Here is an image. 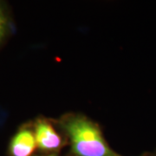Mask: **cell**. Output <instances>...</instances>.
<instances>
[{
    "label": "cell",
    "instance_id": "cell-1",
    "mask_svg": "<svg viewBox=\"0 0 156 156\" xmlns=\"http://www.w3.org/2000/svg\"><path fill=\"white\" fill-rule=\"evenodd\" d=\"M61 126L76 156H121L108 146L100 128L83 115H67Z\"/></svg>",
    "mask_w": 156,
    "mask_h": 156
},
{
    "label": "cell",
    "instance_id": "cell-2",
    "mask_svg": "<svg viewBox=\"0 0 156 156\" xmlns=\"http://www.w3.org/2000/svg\"><path fill=\"white\" fill-rule=\"evenodd\" d=\"M33 132L37 147L41 150L55 151L62 146V140L60 134L45 119H39L35 122Z\"/></svg>",
    "mask_w": 156,
    "mask_h": 156
},
{
    "label": "cell",
    "instance_id": "cell-3",
    "mask_svg": "<svg viewBox=\"0 0 156 156\" xmlns=\"http://www.w3.org/2000/svg\"><path fill=\"white\" fill-rule=\"evenodd\" d=\"M37 147L33 129L23 128L12 137L9 150L11 156H31Z\"/></svg>",
    "mask_w": 156,
    "mask_h": 156
},
{
    "label": "cell",
    "instance_id": "cell-4",
    "mask_svg": "<svg viewBox=\"0 0 156 156\" xmlns=\"http://www.w3.org/2000/svg\"><path fill=\"white\" fill-rule=\"evenodd\" d=\"M8 27H9L8 17L4 10V7L0 4V43L5 37L8 31Z\"/></svg>",
    "mask_w": 156,
    "mask_h": 156
},
{
    "label": "cell",
    "instance_id": "cell-5",
    "mask_svg": "<svg viewBox=\"0 0 156 156\" xmlns=\"http://www.w3.org/2000/svg\"><path fill=\"white\" fill-rule=\"evenodd\" d=\"M46 156H57V155L55 154H49V155H46Z\"/></svg>",
    "mask_w": 156,
    "mask_h": 156
},
{
    "label": "cell",
    "instance_id": "cell-6",
    "mask_svg": "<svg viewBox=\"0 0 156 156\" xmlns=\"http://www.w3.org/2000/svg\"><path fill=\"white\" fill-rule=\"evenodd\" d=\"M148 156H156V154H149Z\"/></svg>",
    "mask_w": 156,
    "mask_h": 156
}]
</instances>
